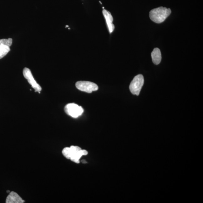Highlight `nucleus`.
Returning a JSON list of instances; mask_svg holds the SVG:
<instances>
[{
    "label": "nucleus",
    "mask_w": 203,
    "mask_h": 203,
    "mask_svg": "<svg viewBox=\"0 0 203 203\" xmlns=\"http://www.w3.org/2000/svg\"><path fill=\"white\" fill-rule=\"evenodd\" d=\"M62 154L67 159L70 160L74 163H79L80 158L83 155H87L88 152L82 150L79 146H72L63 149Z\"/></svg>",
    "instance_id": "obj_1"
},
{
    "label": "nucleus",
    "mask_w": 203,
    "mask_h": 203,
    "mask_svg": "<svg viewBox=\"0 0 203 203\" xmlns=\"http://www.w3.org/2000/svg\"><path fill=\"white\" fill-rule=\"evenodd\" d=\"M171 13L170 8L161 7L151 10L150 16L152 21L156 23H160L164 22Z\"/></svg>",
    "instance_id": "obj_2"
},
{
    "label": "nucleus",
    "mask_w": 203,
    "mask_h": 203,
    "mask_svg": "<svg viewBox=\"0 0 203 203\" xmlns=\"http://www.w3.org/2000/svg\"><path fill=\"white\" fill-rule=\"evenodd\" d=\"M144 77L142 74H138L134 78L129 85V89L132 94L138 96L144 84Z\"/></svg>",
    "instance_id": "obj_3"
},
{
    "label": "nucleus",
    "mask_w": 203,
    "mask_h": 203,
    "mask_svg": "<svg viewBox=\"0 0 203 203\" xmlns=\"http://www.w3.org/2000/svg\"><path fill=\"white\" fill-rule=\"evenodd\" d=\"M64 110L67 114L74 118H77L84 112L82 107L74 103L67 104L65 106Z\"/></svg>",
    "instance_id": "obj_4"
},
{
    "label": "nucleus",
    "mask_w": 203,
    "mask_h": 203,
    "mask_svg": "<svg viewBox=\"0 0 203 203\" xmlns=\"http://www.w3.org/2000/svg\"><path fill=\"white\" fill-rule=\"evenodd\" d=\"M76 87L78 90L88 93H92L98 89L97 85L89 81H78L76 84Z\"/></svg>",
    "instance_id": "obj_5"
},
{
    "label": "nucleus",
    "mask_w": 203,
    "mask_h": 203,
    "mask_svg": "<svg viewBox=\"0 0 203 203\" xmlns=\"http://www.w3.org/2000/svg\"><path fill=\"white\" fill-rule=\"evenodd\" d=\"M23 73L24 77L27 80L28 82L33 88L36 92L40 93L42 90V87L34 79L30 70L28 68H25L23 70Z\"/></svg>",
    "instance_id": "obj_6"
},
{
    "label": "nucleus",
    "mask_w": 203,
    "mask_h": 203,
    "mask_svg": "<svg viewBox=\"0 0 203 203\" xmlns=\"http://www.w3.org/2000/svg\"><path fill=\"white\" fill-rule=\"evenodd\" d=\"M102 13L107 23L108 29L110 33H111L114 30L115 27L113 23V18L110 13L106 10H104Z\"/></svg>",
    "instance_id": "obj_7"
},
{
    "label": "nucleus",
    "mask_w": 203,
    "mask_h": 203,
    "mask_svg": "<svg viewBox=\"0 0 203 203\" xmlns=\"http://www.w3.org/2000/svg\"><path fill=\"white\" fill-rule=\"evenodd\" d=\"M25 202L20 195L15 192L12 191L9 194L7 197L6 203H23Z\"/></svg>",
    "instance_id": "obj_8"
},
{
    "label": "nucleus",
    "mask_w": 203,
    "mask_h": 203,
    "mask_svg": "<svg viewBox=\"0 0 203 203\" xmlns=\"http://www.w3.org/2000/svg\"><path fill=\"white\" fill-rule=\"evenodd\" d=\"M151 57L153 62L154 64H159L161 60V54L160 49L155 48L151 53Z\"/></svg>",
    "instance_id": "obj_9"
},
{
    "label": "nucleus",
    "mask_w": 203,
    "mask_h": 203,
    "mask_svg": "<svg viewBox=\"0 0 203 203\" xmlns=\"http://www.w3.org/2000/svg\"><path fill=\"white\" fill-rule=\"evenodd\" d=\"M10 51V48L8 46L0 44V59L4 57Z\"/></svg>",
    "instance_id": "obj_10"
},
{
    "label": "nucleus",
    "mask_w": 203,
    "mask_h": 203,
    "mask_svg": "<svg viewBox=\"0 0 203 203\" xmlns=\"http://www.w3.org/2000/svg\"><path fill=\"white\" fill-rule=\"evenodd\" d=\"M13 40L12 38L2 39L0 40V44L8 46L10 47L12 45Z\"/></svg>",
    "instance_id": "obj_11"
}]
</instances>
